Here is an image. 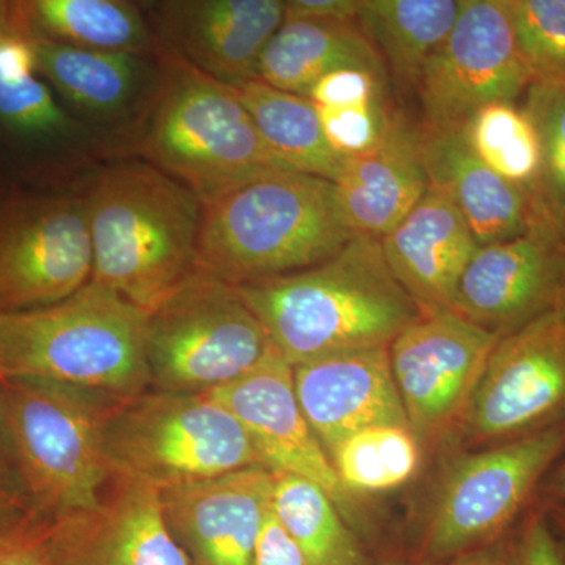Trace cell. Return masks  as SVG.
<instances>
[{
    "instance_id": "1",
    "label": "cell",
    "mask_w": 565,
    "mask_h": 565,
    "mask_svg": "<svg viewBox=\"0 0 565 565\" xmlns=\"http://www.w3.org/2000/svg\"><path fill=\"white\" fill-rule=\"evenodd\" d=\"M275 351L291 366L388 348L422 316L394 277L381 241L355 236L310 269L237 286Z\"/></svg>"
},
{
    "instance_id": "2",
    "label": "cell",
    "mask_w": 565,
    "mask_h": 565,
    "mask_svg": "<svg viewBox=\"0 0 565 565\" xmlns=\"http://www.w3.org/2000/svg\"><path fill=\"white\" fill-rule=\"evenodd\" d=\"M81 195L93 281L150 313L195 273L202 203L181 182L120 158L99 163Z\"/></svg>"
},
{
    "instance_id": "3",
    "label": "cell",
    "mask_w": 565,
    "mask_h": 565,
    "mask_svg": "<svg viewBox=\"0 0 565 565\" xmlns=\"http://www.w3.org/2000/svg\"><path fill=\"white\" fill-rule=\"evenodd\" d=\"M196 269L241 286L310 269L356 236L332 181L285 170L203 200Z\"/></svg>"
},
{
    "instance_id": "4",
    "label": "cell",
    "mask_w": 565,
    "mask_h": 565,
    "mask_svg": "<svg viewBox=\"0 0 565 565\" xmlns=\"http://www.w3.org/2000/svg\"><path fill=\"white\" fill-rule=\"evenodd\" d=\"M147 311L88 281L68 299L0 315V379H35L122 403L151 386Z\"/></svg>"
},
{
    "instance_id": "5",
    "label": "cell",
    "mask_w": 565,
    "mask_h": 565,
    "mask_svg": "<svg viewBox=\"0 0 565 565\" xmlns=\"http://www.w3.org/2000/svg\"><path fill=\"white\" fill-rule=\"evenodd\" d=\"M126 150L181 182L200 202L292 170L264 141L236 88L163 51L158 87Z\"/></svg>"
},
{
    "instance_id": "6",
    "label": "cell",
    "mask_w": 565,
    "mask_h": 565,
    "mask_svg": "<svg viewBox=\"0 0 565 565\" xmlns=\"http://www.w3.org/2000/svg\"><path fill=\"white\" fill-rule=\"evenodd\" d=\"M117 403L35 381H0V457L29 511L79 514L102 503L114 481L103 430Z\"/></svg>"
},
{
    "instance_id": "7",
    "label": "cell",
    "mask_w": 565,
    "mask_h": 565,
    "mask_svg": "<svg viewBox=\"0 0 565 565\" xmlns=\"http://www.w3.org/2000/svg\"><path fill=\"white\" fill-rule=\"evenodd\" d=\"M103 446L111 478L158 490L263 465L241 423L204 394L148 390L115 404Z\"/></svg>"
},
{
    "instance_id": "8",
    "label": "cell",
    "mask_w": 565,
    "mask_h": 565,
    "mask_svg": "<svg viewBox=\"0 0 565 565\" xmlns=\"http://www.w3.org/2000/svg\"><path fill=\"white\" fill-rule=\"evenodd\" d=\"M274 345L232 282L196 269L147 318L150 390L203 394L243 377Z\"/></svg>"
},
{
    "instance_id": "9",
    "label": "cell",
    "mask_w": 565,
    "mask_h": 565,
    "mask_svg": "<svg viewBox=\"0 0 565 565\" xmlns=\"http://www.w3.org/2000/svg\"><path fill=\"white\" fill-rule=\"evenodd\" d=\"M565 451V419L505 444L460 452L441 479L416 559L446 564L512 534Z\"/></svg>"
},
{
    "instance_id": "10",
    "label": "cell",
    "mask_w": 565,
    "mask_h": 565,
    "mask_svg": "<svg viewBox=\"0 0 565 565\" xmlns=\"http://www.w3.org/2000/svg\"><path fill=\"white\" fill-rule=\"evenodd\" d=\"M565 419V308L494 345L456 429L465 451L505 444Z\"/></svg>"
},
{
    "instance_id": "11",
    "label": "cell",
    "mask_w": 565,
    "mask_h": 565,
    "mask_svg": "<svg viewBox=\"0 0 565 565\" xmlns=\"http://www.w3.org/2000/svg\"><path fill=\"white\" fill-rule=\"evenodd\" d=\"M92 274L90 226L81 192L0 199V315L62 302Z\"/></svg>"
},
{
    "instance_id": "12",
    "label": "cell",
    "mask_w": 565,
    "mask_h": 565,
    "mask_svg": "<svg viewBox=\"0 0 565 565\" xmlns=\"http://www.w3.org/2000/svg\"><path fill=\"white\" fill-rule=\"evenodd\" d=\"M531 84L508 0H460L455 28L416 82L423 128H460L487 104L515 103Z\"/></svg>"
},
{
    "instance_id": "13",
    "label": "cell",
    "mask_w": 565,
    "mask_h": 565,
    "mask_svg": "<svg viewBox=\"0 0 565 565\" xmlns=\"http://www.w3.org/2000/svg\"><path fill=\"white\" fill-rule=\"evenodd\" d=\"M500 340L452 310L422 313L394 338V384L422 448L455 435Z\"/></svg>"
},
{
    "instance_id": "14",
    "label": "cell",
    "mask_w": 565,
    "mask_h": 565,
    "mask_svg": "<svg viewBox=\"0 0 565 565\" xmlns=\"http://www.w3.org/2000/svg\"><path fill=\"white\" fill-rule=\"evenodd\" d=\"M203 394L241 423L263 467L315 482L337 503L352 530H362L359 501L341 484L332 460L305 418L294 388L292 366L280 353L273 349L243 377Z\"/></svg>"
},
{
    "instance_id": "15",
    "label": "cell",
    "mask_w": 565,
    "mask_h": 565,
    "mask_svg": "<svg viewBox=\"0 0 565 565\" xmlns=\"http://www.w3.org/2000/svg\"><path fill=\"white\" fill-rule=\"evenodd\" d=\"M140 3L159 50L233 88L258 81L263 52L285 21V0Z\"/></svg>"
},
{
    "instance_id": "16",
    "label": "cell",
    "mask_w": 565,
    "mask_h": 565,
    "mask_svg": "<svg viewBox=\"0 0 565 565\" xmlns=\"http://www.w3.org/2000/svg\"><path fill=\"white\" fill-rule=\"evenodd\" d=\"M565 289V245L531 230L481 245L457 286L452 311L503 338L559 307Z\"/></svg>"
},
{
    "instance_id": "17",
    "label": "cell",
    "mask_w": 565,
    "mask_h": 565,
    "mask_svg": "<svg viewBox=\"0 0 565 565\" xmlns=\"http://www.w3.org/2000/svg\"><path fill=\"white\" fill-rule=\"evenodd\" d=\"M36 74L76 120L122 154L161 77V52L128 54L66 46L31 36Z\"/></svg>"
},
{
    "instance_id": "18",
    "label": "cell",
    "mask_w": 565,
    "mask_h": 565,
    "mask_svg": "<svg viewBox=\"0 0 565 565\" xmlns=\"http://www.w3.org/2000/svg\"><path fill=\"white\" fill-rule=\"evenodd\" d=\"M273 490V471L256 465L159 492L167 525L191 565H252Z\"/></svg>"
},
{
    "instance_id": "19",
    "label": "cell",
    "mask_w": 565,
    "mask_h": 565,
    "mask_svg": "<svg viewBox=\"0 0 565 565\" xmlns=\"http://www.w3.org/2000/svg\"><path fill=\"white\" fill-rule=\"evenodd\" d=\"M52 555L55 565H191L167 525L161 492L129 479H114L90 511L52 520Z\"/></svg>"
},
{
    "instance_id": "20",
    "label": "cell",
    "mask_w": 565,
    "mask_h": 565,
    "mask_svg": "<svg viewBox=\"0 0 565 565\" xmlns=\"http://www.w3.org/2000/svg\"><path fill=\"white\" fill-rule=\"evenodd\" d=\"M305 418L332 456L345 438L373 426H408L388 348L337 353L292 367Z\"/></svg>"
},
{
    "instance_id": "21",
    "label": "cell",
    "mask_w": 565,
    "mask_h": 565,
    "mask_svg": "<svg viewBox=\"0 0 565 565\" xmlns=\"http://www.w3.org/2000/svg\"><path fill=\"white\" fill-rule=\"evenodd\" d=\"M381 245L394 277L422 313L451 310L460 278L481 247L462 212L433 185Z\"/></svg>"
},
{
    "instance_id": "22",
    "label": "cell",
    "mask_w": 565,
    "mask_h": 565,
    "mask_svg": "<svg viewBox=\"0 0 565 565\" xmlns=\"http://www.w3.org/2000/svg\"><path fill=\"white\" fill-rule=\"evenodd\" d=\"M333 184L352 232L381 241L411 214L429 189L419 129L396 115L374 148L345 159Z\"/></svg>"
},
{
    "instance_id": "23",
    "label": "cell",
    "mask_w": 565,
    "mask_h": 565,
    "mask_svg": "<svg viewBox=\"0 0 565 565\" xmlns=\"http://www.w3.org/2000/svg\"><path fill=\"white\" fill-rule=\"evenodd\" d=\"M429 185L462 212L479 245L514 239L533 230L530 196L490 170L468 147L459 128H419Z\"/></svg>"
},
{
    "instance_id": "24",
    "label": "cell",
    "mask_w": 565,
    "mask_h": 565,
    "mask_svg": "<svg viewBox=\"0 0 565 565\" xmlns=\"http://www.w3.org/2000/svg\"><path fill=\"white\" fill-rule=\"evenodd\" d=\"M0 132L24 150L41 152L58 172L98 167L117 148L76 120L46 82L33 76L0 79Z\"/></svg>"
},
{
    "instance_id": "25",
    "label": "cell",
    "mask_w": 565,
    "mask_h": 565,
    "mask_svg": "<svg viewBox=\"0 0 565 565\" xmlns=\"http://www.w3.org/2000/svg\"><path fill=\"white\" fill-rule=\"evenodd\" d=\"M362 68L384 74V62L356 22L282 21L259 62L258 81L307 98L327 74Z\"/></svg>"
},
{
    "instance_id": "26",
    "label": "cell",
    "mask_w": 565,
    "mask_h": 565,
    "mask_svg": "<svg viewBox=\"0 0 565 565\" xmlns=\"http://www.w3.org/2000/svg\"><path fill=\"white\" fill-rule=\"evenodd\" d=\"M18 17L35 39L66 46L158 54V41L140 2L128 0H17Z\"/></svg>"
},
{
    "instance_id": "27",
    "label": "cell",
    "mask_w": 565,
    "mask_h": 565,
    "mask_svg": "<svg viewBox=\"0 0 565 565\" xmlns=\"http://www.w3.org/2000/svg\"><path fill=\"white\" fill-rule=\"evenodd\" d=\"M459 11L460 0H360L356 24L394 79L415 88Z\"/></svg>"
},
{
    "instance_id": "28",
    "label": "cell",
    "mask_w": 565,
    "mask_h": 565,
    "mask_svg": "<svg viewBox=\"0 0 565 565\" xmlns=\"http://www.w3.org/2000/svg\"><path fill=\"white\" fill-rule=\"evenodd\" d=\"M270 150L296 172L337 181L345 159L330 147L315 104L305 96L250 81L236 88Z\"/></svg>"
},
{
    "instance_id": "29",
    "label": "cell",
    "mask_w": 565,
    "mask_h": 565,
    "mask_svg": "<svg viewBox=\"0 0 565 565\" xmlns=\"http://www.w3.org/2000/svg\"><path fill=\"white\" fill-rule=\"evenodd\" d=\"M385 79L370 70H338L308 93L326 139L343 158L370 151L392 126L396 115L386 106Z\"/></svg>"
},
{
    "instance_id": "30",
    "label": "cell",
    "mask_w": 565,
    "mask_h": 565,
    "mask_svg": "<svg viewBox=\"0 0 565 565\" xmlns=\"http://www.w3.org/2000/svg\"><path fill=\"white\" fill-rule=\"evenodd\" d=\"M273 511L311 564L371 565L360 535L315 482L274 473Z\"/></svg>"
},
{
    "instance_id": "31",
    "label": "cell",
    "mask_w": 565,
    "mask_h": 565,
    "mask_svg": "<svg viewBox=\"0 0 565 565\" xmlns=\"http://www.w3.org/2000/svg\"><path fill=\"white\" fill-rule=\"evenodd\" d=\"M523 104L541 147V169L530 193L533 228L565 245V81L531 84Z\"/></svg>"
},
{
    "instance_id": "32",
    "label": "cell",
    "mask_w": 565,
    "mask_h": 565,
    "mask_svg": "<svg viewBox=\"0 0 565 565\" xmlns=\"http://www.w3.org/2000/svg\"><path fill=\"white\" fill-rule=\"evenodd\" d=\"M422 445L407 426H373L345 438L330 456L341 484L353 497L407 484L422 462Z\"/></svg>"
},
{
    "instance_id": "33",
    "label": "cell",
    "mask_w": 565,
    "mask_h": 565,
    "mask_svg": "<svg viewBox=\"0 0 565 565\" xmlns=\"http://www.w3.org/2000/svg\"><path fill=\"white\" fill-rule=\"evenodd\" d=\"M459 129L470 150L490 170L530 196L541 169V147L523 107L515 103L487 104Z\"/></svg>"
},
{
    "instance_id": "34",
    "label": "cell",
    "mask_w": 565,
    "mask_h": 565,
    "mask_svg": "<svg viewBox=\"0 0 565 565\" xmlns=\"http://www.w3.org/2000/svg\"><path fill=\"white\" fill-rule=\"evenodd\" d=\"M516 46L533 84L565 81V0H508Z\"/></svg>"
},
{
    "instance_id": "35",
    "label": "cell",
    "mask_w": 565,
    "mask_h": 565,
    "mask_svg": "<svg viewBox=\"0 0 565 565\" xmlns=\"http://www.w3.org/2000/svg\"><path fill=\"white\" fill-rule=\"evenodd\" d=\"M0 565H55L52 520L28 509L3 523L0 526Z\"/></svg>"
},
{
    "instance_id": "36",
    "label": "cell",
    "mask_w": 565,
    "mask_h": 565,
    "mask_svg": "<svg viewBox=\"0 0 565 565\" xmlns=\"http://www.w3.org/2000/svg\"><path fill=\"white\" fill-rule=\"evenodd\" d=\"M519 565H565L559 542L553 534L548 516L533 512L526 516L519 535Z\"/></svg>"
},
{
    "instance_id": "37",
    "label": "cell",
    "mask_w": 565,
    "mask_h": 565,
    "mask_svg": "<svg viewBox=\"0 0 565 565\" xmlns=\"http://www.w3.org/2000/svg\"><path fill=\"white\" fill-rule=\"evenodd\" d=\"M252 565H313L282 527L280 520L274 514L273 505L256 539Z\"/></svg>"
},
{
    "instance_id": "38",
    "label": "cell",
    "mask_w": 565,
    "mask_h": 565,
    "mask_svg": "<svg viewBox=\"0 0 565 565\" xmlns=\"http://www.w3.org/2000/svg\"><path fill=\"white\" fill-rule=\"evenodd\" d=\"M36 74L35 51L31 35L9 31L0 35V79L18 81Z\"/></svg>"
},
{
    "instance_id": "39",
    "label": "cell",
    "mask_w": 565,
    "mask_h": 565,
    "mask_svg": "<svg viewBox=\"0 0 565 565\" xmlns=\"http://www.w3.org/2000/svg\"><path fill=\"white\" fill-rule=\"evenodd\" d=\"M360 0H285V20L356 22Z\"/></svg>"
},
{
    "instance_id": "40",
    "label": "cell",
    "mask_w": 565,
    "mask_h": 565,
    "mask_svg": "<svg viewBox=\"0 0 565 565\" xmlns=\"http://www.w3.org/2000/svg\"><path fill=\"white\" fill-rule=\"evenodd\" d=\"M516 535L519 533L505 535L492 544L463 553L445 565H519Z\"/></svg>"
},
{
    "instance_id": "41",
    "label": "cell",
    "mask_w": 565,
    "mask_h": 565,
    "mask_svg": "<svg viewBox=\"0 0 565 565\" xmlns=\"http://www.w3.org/2000/svg\"><path fill=\"white\" fill-rule=\"evenodd\" d=\"M24 511H28V508L22 503L21 494L0 457V526Z\"/></svg>"
},
{
    "instance_id": "42",
    "label": "cell",
    "mask_w": 565,
    "mask_h": 565,
    "mask_svg": "<svg viewBox=\"0 0 565 565\" xmlns=\"http://www.w3.org/2000/svg\"><path fill=\"white\" fill-rule=\"evenodd\" d=\"M542 494H544L546 505H565V457L563 462L557 463L555 470L545 479L542 484Z\"/></svg>"
},
{
    "instance_id": "43",
    "label": "cell",
    "mask_w": 565,
    "mask_h": 565,
    "mask_svg": "<svg viewBox=\"0 0 565 565\" xmlns=\"http://www.w3.org/2000/svg\"><path fill=\"white\" fill-rule=\"evenodd\" d=\"M9 31L25 32L22 29L20 18H18L14 2H3V0H0V35Z\"/></svg>"
},
{
    "instance_id": "44",
    "label": "cell",
    "mask_w": 565,
    "mask_h": 565,
    "mask_svg": "<svg viewBox=\"0 0 565 565\" xmlns=\"http://www.w3.org/2000/svg\"><path fill=\"white\" fill-rule=\"evenodd\" d=\"M546 516H548L552 525L564 535L565 539V505L564 504H548L546 505Z\"/></svg>"
},
{
    "instance_id": "45",
    "label": "cell",
    "mask_w": 565,
    "mask_h": 565,
    "mask_svg": "<svg viewBox=\"0 0 565 565\" xmlns=\"http://www.w3.org/2000/svg\"><path fill=\"white\" fill-rule=\"evenodd\" d=\"M382 565H435L430 563H426V561L414 559V561H404V563H386Z\"/></svg>"
},
{
    "instance_id": "46",
    "label": "cell",
    "mask_w": 565,
    "mask_h": 565,
    "mask_svg": "<svg viewBox=\"0 0 565 565\" xmlns=\"http://www.w3.org/2000/svg\"><path fill=\"white\" fill-rule=\"evenodd\" d=\"M561 305H563V307L565 308V289H564L563 302H561Z\"/></svg>"
},
{
    "instance_id": "47",
    "label": "cell",
    "mask_w": 565,
    "mask_h": 565,
    "mask_svg": "<svg viewBox=\"0 0 565 565\" xmlns=\"http://www.w3.org/2000/svg\"><path fill=\"white\" fill-rule=\"evenodd\" d=\"M0 381H2V379H0Z\"/></svg>"
}]
</instances>
